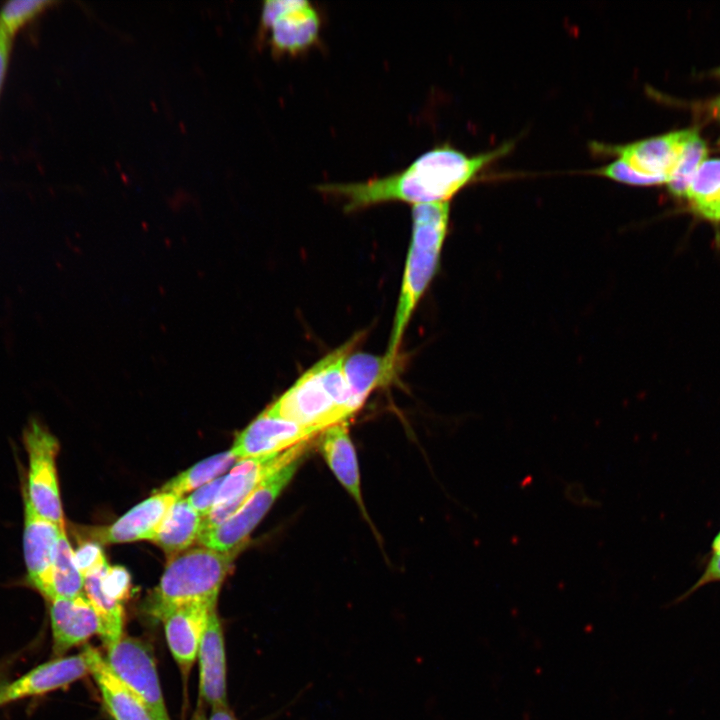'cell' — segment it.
<instances>
[{
  "mask_svg": "<svg viewBox=\"0 0 720 720\" xmlns=\"http://www.w3.org/2000/svg\"><path fill=\"white\" fill-rule=\"evenodd\" d=\"M106 650L104 659L113 674L148 706L157 720H170L151 648L138 638L122 636Z\"/></svg>",
  "mask_w": 720,
  "mask_h": 720,
  "instance_id": "ba28073f",
  "label": "cell"
},
{
  "mask_svg": "<svg viewBox=\"0 0 720 720\" xmlns=\"http://www.w3.org/2000/svg\"><path fill=\"white\" fill-rule=\"evenodd\" d=\"M237 462L231 450L206 458L166 482L159 492H167L178 497L194 491L218 478Z\"/></svg>",
  "mask_w": 720,
  "mask_h": 720,
  "instance_id": "603a6c76",
  "label": "cell"
},
{
  "mask_svg": "<svg viewBox=\"0 0 720 720\" xmlns=\"http://www.w3.org/2000/svg\"><path fill=\"white\" fill-rule=\"evenodd\" d=\"M101 585L108 596L122 603L128 597L130 576L123 567L108 566L102 576Z\"/></svg>",
  "mask_w": 720,
  "mask_h": 720,
  "instance_id": "f1b7e54d",
  "label": "cell"
},
{
  "mask_svg": "<svg viewBox=\"0 0 720 720\" xmlns=\"http://www.w3.org/2000/svg\"><path fill=\"white\" fill-rule=\"evenodd\" d=\"M88 673L89 668L83 652L54 658L34 667L20 678L8 682L6 685L8 703L66 687Z\"/></svg>",
  "mask_w": 720,
  "mask_h": 720,
  "instance_id": "9a60e30c",
  "label": "cell"
},
{
  "mask_svg": "<svg viewBox=\"0 0 720 720\" xmlns=\"http://www.w3.org/2000/svg\"><path fill=\"white\" fill-rule=\"evenodd\" d=\"M696 214L720 198V159L701 163L685 194Z\"/></svg>",
  "mask_w": 720,
  "mask_h": 720,
  "instance_id": "484cf974",
  "label": "cell"
},
{
  "mask_svg": "<svg viewBox=\"0 0 720 720\" xmlns=\"http://www.w3.org/2000/svg\"><path fill=\"white\" fill-rule=\"evenodd\" d=\"M261 26L277 55L298 56L320 40L319 10L306 0H269L263 3Z\"/></svg>",
  "mask_w": 720,
  "mask_h": 720,
  "instance_id": "52a82bcc",
  "label": "cell"
},
{
  "mask_svg": "<svg viewBox=\"0 0 720 720\" xmlns=\"http://www.w3.org/2000/svg\"><path fill=\"white\" fill-rule=\"evenodd\" d=\"M693 130L670 132L621 145L592 142L590 146L593 152L613 156L642 176L667 183Z\"/></svg>",
  "mask_w": 720,
  "mask_h": 720,
  "instance_id": "30bf717a",
  "label": "cell"
},
{
  "mask_svg": "<svg viewBox=\"0 0 720 720\" xmlns=\"http://www.w3.org/2000/svg\"><path fill=\"white\" fill-rule=\"evenodd\" d=\"M362 337V333L354 335L321 358L265 411L316 434L348 421L360 408L354 402L343 366Z\"/></svg>",
  "mask_w": 720,
  "mask_h": 720,
  "instance_id": "7a4b0ae2",
  "label": "cell"
},
{
  "mask_svg": "<svg viewBox=\"0 0 720 720\" xmlns=\"http://www.w3.org/2000/svg\"><path fill=\"white\" fill-rule=\"evenodd\" d=\"M8 681H5L0 684V707L7 704V694H6V685Z\"/></svg>",
  "mask_w": 720,
  "mask_h": 720,
  "instance_id": "8d00e7d4",
  "label": "cell"
},
{
  "mask_svg": "<svg viewBox=\"0 0 720 720\" xmlns=\"http://www.w3.org/2000/svg\"><path fill=\"white\" fill-rule=\"evenodd\" d=\"M317 446L328 466L365 513L357 457L348 429V422H341L323 430Z\"/></svg>",
  "mask_w": 720,
  "mask_h": 720,
  "instance_id": "d6986e66",
  "label": "cell"
},
{
  "mask_svg": "<svg viewBox=\"0 0 720 720\" xmlns=\"http://www.w3.org/2000/svg\"><path fill=\"white\" fill-rule=\"evenodd\" d=\"M400 356H375L351 352L344 361V374L356 405L361 408L376 388L390 384L400 369Z\"/></svg>",
  "mask_w": 720,
  "mask_h": 720,
  "instance_id": "ffe728a7",
  "label": "cell"
},
{
  "mask_svg": "<svg viewBox=\"0 0 720 720\" xmlns=\"http://www.w3.org/2000/svg\"><path fill=\"white\" fill-rule=\"evenodd\" d=\"M13 38L0 24V96L9 67Z\"/></svg>",
  "mask_w": 720,
  "mask_h": 720,
  "instance_id": "1f68e13d",
  "label": "cell"
},
{
  "mask_svg": "<svg viewBox=\"0 0 720 720\" xmlns=\"http://www.w3.org/2000/svg\"><path fill=\"white\" fill-rule=\"evenodd\" d=\"M706 155V144L694 129L667 181L673 196L685 197L687 188Z\"/></svg>",
  "mask_w": 720,
  "mask_h": 720,
  "instance_id": "d4e9b609",
  "label": "cell"
},
{
  "mask_svg": "<svg viewBox=\"0 0 720 720\" xmlns=\"http://www.w3.org/2000/svg\"><path fill=\"white\" fill-rule=\"evenodd\" d=\"M717 74L720 75V68L718 69Z\"/></svg>",
  "mask_w": 720,
  "mask_h": 720,
  "instance_id": "60d3db41",
  "label": "cell"
},
{
  "mask_svg": "<svg viewBox=\"0 0 720 720\" xmlns=\"http://www.w3.org/2000/svg\"><path fill=\"white\" fill-rule=\"evenodd\" d=\"M214 604L196 603L178 608L164 619V630L173 658L188 671L197 658L198 649Z\"/></svg>",
  "mask_w": 720,
  "mask_h": 720,
  "instance_id": "ac0fdd59",
  "label": "cell"
},
{
  "mask_svg": "<svg viewBox=\"0 0 720 720\" xmlns=\"http://www.w3.org/2000/svg\"><path fill=\"white\" fill-rule=\"evenodd\" d=\"M565 496L569 501L576 503L577 505L589 506V507H594V506L600 505L599 502L594 501L590 497H588V495L585 493V491L583 489V486L577 482L570 483L566 487Z\"/></svg>",
  "mask_w": 720,
  "mask_h": 720,
  "instance_id": "d6a6232c",
  "label": "cell"
},
{
  "mask_svg": "<svg viewBox=\"0 0 720 720\" xmlns=\"http://www.w3.org/2000/svg\"><path fill=\"white\" fill-rule=\"evenodd\" d=\"M100 691L103 703L114 720H157L148 706L110 670L102 654L91 645L82 650Z\"/></svg>",
  "mask_w": 720,
  "mask_h": 720,
  "instance_id": "2e32d148",
  "label": "cell"
},
{
  "mask_svg": "<svg viewBox=\"0 0 720 720\" xmlns=\"http://www.w3.org/2000/svg\"><path fill=\"white\" fill-rule=\"evenodd\" d=\"M712 550L713 551L720 550V532L716 535L715 539L712 542Z\"/></svg>",
  "mask_w": 720,
  "mask_h": 720,
  "instance_id": "74e56055",
  "label": "cell"
},
{
  "mask_svg": "<svg viewBox=\"0 0 720 720\" xmlns=\"http://www.w3.org/2000/svg\"><path fill=\"white\" fill-rule=\"evenodd\" d=\"M29 470L23 493L41 517L65 528L56 470V437L33 419L24 431Z\"/></svg>",
  "mask_w": 720,
  "mask_h": 720,
  "instance_id": "8992f818",
  "label": "cell"
},
{
  "mask_svg": "<svg viewBox=\"0 0 720 720\" xmlns=\"http://www.w3.org/2000/svg\"><path fill=\"white\" fill-rule=\"evenodd\" d=\"M709 111L713 116L720 118V96L709 104Z\"/></svg>",
  "mask_w": 720,
  "mask_h": 720,
  "instance_id": "d590c367",
  "label": "cell"
},
{
  "mask_svg": "<svg viewBox=\"0 0 720 720\" xmlns=\"http://www.w3.org/2000/svg\"><path fill=\"white\" fill-rule=\"evenodd\" d=\"M6 665L0 664V684L7 681L5 680Z\"/></svg>",
  "mask_w": 720,
  "mask_h": 720,
  "instance_id": "ab89813d",
  "label": "cell"
},
{
  "mask_svg": "<svg viewBox=\"0 0 720 720\" xmlns=\"http://www.w3.org/2000/svg\"><path fill=\"white\" fill-rule=\"evenodd\" d=\"M211 708V713L206 720H237L227 704Z\"/></svg>",
  "mask_w": 720,
  "mask_h": 720,
  "instance_id": "e575fe53",
  "label": "cell"
},
{
  "mask_svg": "<svg viewBox=\"0 0 720 720\" xmlns=\"http://www.w3.org/2000/svg\"><path fill=\"white\" fill-rule=\"evenodd\" d=\"M513 143L475 155L449 144L436 146L404 169L366 181L326 183L317 187L324 194L344 201V210L354 212L388 202L418 204L449 202L471 184L495 160L512 149Z\"/></svg>",
  "mask_w": 720,
  "mask_h": 720,
  "instance_id": "6da1fadb",
  "label": "cell"
},
{
  "mask_svg": "<svg viewBox=\"0 0 720 720\" xmlns=\"http://www.w3.org/2000/svg\"><path fill=\"white\" fill-rule=\"evenodd\" d=\"M449 202L412 206V234L402 277L387 356H399L403 333L439 267L448 232Z\"/></svg>",
  "mask_w": 720,
  "mask_h": 720,
  "instance_id": "3957f363",
  "label": "cell"
},
{
  "mask_svg": "<svg viewBox=\"0 0 720 720\" xmlns=\"http://www.w3.org/2000/svg\"><path fill=\"white\" fill-rule=\"evenodd\" d=\"M108 564L84 577V595L96 611L100 621L99 635L105 647L123 636L124 609L121 602L106 594L101 585Z\"/></svg>",
  "mask_w": 720,
  "mask_h": 720,
  "instance_id": "7402d4cb",
  "label": "cell"
},
{
  "mask_svg": "<svg viewBox=\"0 0 720 720\" xmlns=\"http://www.w3.org/2000/svg\"><path fill=\"white\" fill-rule=\"evenodd\" d=\"M53 654L62 657L70 648L99 634L98 615L83 594L49 601Z\"/></svg>",
  "mask_w": 720,
  "mask_h": 720,
  "instance_id": "5bb4252c",
  "label": "cell"
},
{
  "mask_svg": "<svg viewBox=\"0 0 720 720\" xmlns=\"http://www.w3.org/2000/svg\"><path fill=\"white\" fill-rule=\"evenodd\" d=\"M191 720H206L205 714L202 710L196 711Z\"/></svg>",
  "mask_w": 720,
  "mask_h": 720,
  "instance_id": "f35d334b",
  "label": "cell"
},
{
  "mask_svg": "<svg viewBox=\"0 0 720 720\" xmlns=\"http://www.w3.org/2000/svg\"><path fill=\"white\" fill-rule=\"evenodd\" d=\"M697 216H700L706 220H709L714 223L720 222V198L715 201L714 203L710 204L709 206L703 208L699 212L696 213Z\"/></svg>",
  "mask_w": 720,
  "mask_h": 720,
  "instance_id": "836d02e7",
  "label": "cell"
},
{
  "mask_svg": "<svg viewBox=\"0 0 720 720\" xmlns=\"http://www.w3.org/2000/svg\"><path fill=\"white\" fill-rule=\"evenodd\" d=\"M223 480L224 476L218 477L194 490L186 497L188 503L203 519L208 516L214 507Z\"/></svg>",
  "mask_w": 720,
  "mask_h": 720,
  "instance_id": "f546056e",
  "label": "cell"
},
{
  "mask_svg": "<svg viewBox=\"0 0 720 720\" xmlns=\"http://www.w3.org/2000/svg\"><path fill=\"white\" fill-rule=\"evenodd\" d=\"M84 593V577L80 573L65 530L61 532L47 599L72 598Z\"/></svg>",
  "mask_w": 720,
  "mask_h": 720,
  "instance_id": "cb8c5ba5",
  "label": "cell"
},
{
  "mask_svg": "<svg viewBox=\"0 0 720 720\" xmlns=\"http://www.w3.org/2000/svg\"><path fill=\"white\" fill-rule=\"evenodd\" d=\"M314 439L278 454L237 461L230 473L224 476L214 507L203 519L201 534L225 522L269 473L309 449Z\"/></svg>",
  "mask_w": 720,
  "mask_h": 720,
  "instance_id": "9c48e42d",
  "label": "cell"
},
{
  "mask_svg": "<svg viewBox=\"0 0 720 720\" xmlns=\"http://www.w3.org/2000/svg\"><path fill=\"white\" fill-rule=\"evenodd\" d=\"M241 550L219 551L199 546L170 558L148 601L149 614L163 621L183 606L216 605L221 586Z\"/></svg>",
  "mask_w": 720,
  "mask_h": 720,
  "instance_id": "277c9868",
  "label": "cell"
},
{
  "mask_svg": "<svg viewBox=\"0 0 720 720\" xmlns=\"http://www.w3.org/2000/svg\"><path fill=\"white\" fill-rule=\"evenodd\" d=\"M203 518L188 503L178 498L169 509L153 542L170 558L190 549L201 534Z\"/></svg>",
  "mask_w": 720,
  "mask_h": 720,
  "instance_id": "44dd1931",
  "label": "cell"
},
{
  "mask_svg": "<svg viewBox=\"0 0 720 720\" xmlns=\"http://www.w3.org/2000/svg\"><path fill=\"white\" fill-rule=\"evenodd\" d=\"M197 657L201 698L211 707L227 704L225 645L216 609L208 619Z\"/></svg>",
  "mask_w": 720,
  "mask_h": 720,
  "instance_id": "e0dca14e",
  "label": "cell"
},
{
  "mask_svg": "<svg viewBox=\"0 0 720 720\" xmlns=\"http://www.w3.org/2000/svg\"><path fill=\"white\" fill-rule=\"evenodd\" d=\"M56 3L51 0H12L0 8V24L14 37Z\"/></svg>",
  "mask_w": 720,
  "mask_h": 720,
  "instance_id": "4316f807",
  "label": "cell"
},
{
  "mask_svg": "<svg viewBox=\"0 0 720 720\" xmlns=\"http://www.w3.org/2000/svg\"><path fill=\"white\" fill-rule=\"evenodd\" d=\"M308 450L300 452L269 473L225 522L202 533L197 543L219 551L243 549L248 536L290 482Z\"/></svg>",
  "mask_w": 720,
  "mask_h": 720,
  "instance_id": "5b68a950",
  "label": "cell"
},
{
  "mask_svg": "<svg viewBox=\"0 0 720 720\" xmlns=\"http://www.w3.org/2000/svg\"><path fill=\"white\" fill-rule=\"evenodd\" d=\"M180 497L158 492L140 502L113 524L96 529L92 538L102 544L153 541L169 509Z\"/></svg>",
  "mask_w": 720,
  "mask_h": 720,
  "instance_id": "4fadbf2b",
  "label": "cell"
},
{
  "mask_svg": "<svg viewBox=\"0 0 720 720\" xmlns=\"http://www.w3.org/2000/svg\"><path fill=\"white\" fill-rule=\"evenodd\" d=\"M76 565L83 577L106 566L105 555L96 542H85L74 551Z\"/></svg>",
  "mask_w": 720,
  "mask_h": 720,
  "instance_id": "83f0119b",
  "label": "cell"
},
{
  "mask_svg": "<svg viewBox=\"0 0 720 720\" xmlns=\"http://www.w3.org/2000/svg\"><path fill=\"white\" fill-rule=\"evenodd\" d=\"M319 434L265 410L242 430L230 449L237 461L284 452Z\"/></svg>",
  "mask_w": 720,
  "mask_h": 720,
  "instance_id": "8fae6325",
  "label": "cell"
},
{
  "mask_svg": "<svg viewBox=\"0 0 720 720\" xmlns=\"http://www.w3.org/2000/svg\"><path fill=\"white\" fill-rule=\"evenodd\" d=\"M720 581V550L713 551L711 558L709 559L703 574L699 579L687 590L678 601H682L692 593L696 592L701 587Z\"/></svg>",
  "mask_w": 720,
  "mask_h": 720,
  "instance_id": "4dcf8cb0",
  "label": "cell"
},
{
  "mask_svg": "<svg viewBox=\"0 0 720 720\" xmlns=\"http://www.w3.org/2000/svg\"><path fill=\"white\" fill-rule=\"evenodd\" d=\"M23 496L25 506L23 547L27 580L47 599L57 544L65 528L37 514L24 493Z\"/></svg>",
  "mask_w": 720,
  "mask_h": 720,
  "instance_id": "7c38bea8",
  "label": "cell"
}]
</instances>
